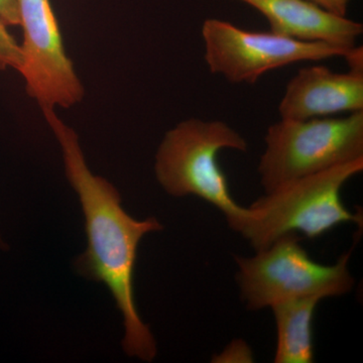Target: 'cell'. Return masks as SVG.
<instances>
[{
  "label": "cell",
  "mask_w": 363,
  "mask_h": 363,
  "mask_svg": "<svg viewBox=\"0 0 363 363\" xmlns=\"http://www.w3.org/2000/svg\"><path fill=\"white\" fill-rule=\"evenodd\" d=\"M0 20L6 26H20L18 0H0Z\"/></svg>",
  "instance_id": "cell-13"
},
{
  "label": "cell",
  "mask_w": 363,
  "mask_h": 363,
  "mask_svg": "<svg viewBox=\"0 0 363 363\" xmlns=\"http://www.w3.org/2000/svg\"><path fill=\"white\" fill-rule=\"evenodd\" d=\"M300 238L288 234L252 257H234L241 301L247 310L259 311L294 298L340 297L352 290L350 252L326 266L310 257Z\"/></svg>",
  "instance_id": "cell-4"
},
{
  "label": "cell",
  "mask_w": 363,
  "mask_h": 363,
  "mask_svg": "<svg viewBox=\"0 0 363 363\" xmlns=\"http://www.w3.org/2000/svg\"><path fill=\"white\" fill-rule=\"evenodd\" d=\"M7 28L0 20V71L14 69L21 73L25 64L23 49Z\"/></svg>",
  "instance_id": "cell-11"
},
{
  "label": "cell",
  "mask_w": 363,
  "mask_h": 363,
  "mask_svg": "<svg viewBox=\"0 0 363 363\" xmlns=\"http://www.w3.org/2000/svg\"><path fill=\"white\" fill-rule=\"evenodd\" d=\"M202 38L208 69L231 84H255L267 72L300 62L344 58L352 49L243 30L218 18L204 21Z\"/></svg>",
  "instance_id": "cell-6"
},
{
  "label": "cell",
  "mask_w": 363,
  "mask_h": 363,
  "mask_svg": "<svg viewBox=\"0 0 363 363\" xmlns=\"http://www.w3.org/2000/svg\"><path fill=\"white\" fill-rule=\"evenodd\" d=\"M26 92L40 108H69L84 97V88L67 56L50 0H18Z\"/></svg>",
  "instance_id": "cell-7"
},
{
  "label": "cell",
  "mask_w": 363,
  "mask_h": 363,
  "mask_svg": "<svg viewBox=\"0 0 363 363\" xmlns=\"http://www.w3.org/2000/svg\"><path fill=\"white\" fill-rule=\"evenodd\" d=\"M257 172L264 193L363 159V111L344 117L279 119L267 128Z\"/></svg>",
  "instance_id": "cell-5"
},
{
  "label": "cell",
  "mask_w": 363,
  "mask_h": 363,
  "mask_svg": "<svg viewBox=\"0 0 363 363\" xmlns=\"http://www.w3.org/2000/svg\"><path fill=\"white\" fill-rule=\"evenodd\" d=\"M252 351L248 348L247 344L243 341H233L227 346L225 350L216 357V362H252Z\"/></svg>",
  "instance_id": "cell-12"
},
{
  "label": "cell",
  "mask_w": 363,
  "mask_h": 363,
  "mask_svg": "<svg viewBox=\"0 0 363 363\" xmlns=\"http://www.w3.org/2000/svg\"><path fill=\"white\" fill-rule=\"evenodd\" d=\"M347 62L350 71L353 73L363 74V51L362 47H357L350 50L348 54L344 57Z\"/></svg>",
  "instance_id": "cell-15"
},
{
  "label": "cell",
  "mask_w": 363,
  "mask_h": 363,
  "mask_svg": "<svg viewBox=\"0 0 363 363\" xmlns=\"http://www.w3.org/2000/svg\"><path fill=\"white\" fill-rule=\"evenodd\" d=\"M222 150L245 152L247 140L221 121L189 118L177 124L157 149L155 173L162 188L173 197L196 196L216 207L231 229L247 209L233 199L218 162Z\"/></svg>",
  "instance_id": "cell-3"
},
{
  "label": "cell",
  "mask_w": 363,
  "mask_h": 363,
  "mask_svg": "<svg viewBox=\"0 0 363 363\" xmlns=\"http://www.w3.org/2000/svg\"><path fill=\"white\" fill-rule=\"evenodd\" d=\"M321 298H294L272 306L277 328L274 362H314L313 321Z\"/></svg>",
  "instance_id": "cell-10"
},
{
  "label": "cell",
  "mask_w": 363,
  "mask_h": 363,
  "mask_svg": "<svg viewBox=\"0 0 363 363\" xmlns=\"http://www.w3.org/2000/svg\"><path fill=\"white\" fill-rule=\"evenodd\" d=\"M363 171V159L290 182L264 193L247 208V216L233 229L257 250L297 234L320 238L344 223H362L341 200L343 186Z\"/></svg>",
  "instance_id": "cell-2"
},
{
  "label": "cell",
  "mask_w": 363,
  "mask_h": 363,
  "mask_svg": "<svg viewBox=\"0 0 363 363\" xmlns=\"http://www.w3.org/2000/svg\"><path fill=\"white\" fill-rule=\"evenodd\" d=\"M257 9L271 32L303 42H319L351 49L362 35L363 25L325 11L309 0H236Z\"/></svg>",
  "instance_id": "cell-9"
},
{
  "label": "cell",
  "mask_w": 363,
  "mask_h": 363,
  "mask_svg": "<svg viewBox=\"0 0 363 363\" xmlns=\"http://www.w3.org/2000/svg\"><path fill=\"white\" fill-rule=\"evenodd\" d=\"M42 111L61 145L67 178L84 213L87 248L74 262L76 272L108 288L123 319L124 352L152 362L157 342L136 308L135 269L140 241L164 226L155 217L136 220L130 216L121 206L116 188L88 168L75 130L59 118L55 108L44 107Z\"/></svg>",
  "instance_id": "cell-1"
},
{
  "label": "cell",
  "mask_w": 363,
  "mask_h": 363,
  "mask_svg": "<svg viewBox=\"0 0 363 363\" xmlns=\"http://www.w3.org/2000/svg\"><path fill=\"white\" fill-rule=\"evenodd\" d=\"M309 1L317 4L329 13L340 16H346L350 4V0H309Z\"/></svg>",
  "instance_id": "cell-14"
},
{
  "label": "cell",
  "mask_w": 363,
  "mask_h": 363,
  "mask_svg": "<svg viewBox=\"0 0 363 363\" xmlns=\"http://www.w3.org/2000/svg\"><path fill=\"white\" fill-rule=\"evenodd\" d=\"M281 119L318 118L363 111V74L336 73L325 66L300 69L279 104Z\"/></svg>",
  "instance_id": "cell-8"
},
{
  "label": "cell",
  "mask_w": 363,
  "mask_h": 363,
  "mask_svg": "<svg viewBox=\"0 0 363 363\" xmlns=\"http://www.w3.org/2000/svg\"><path fill=\"white\" fill-rule=\"evenodd\" d=\"M4 245V242H2L1 238H0V247H2Z\"/></svg>",
  "instance_id": "cell-16"
}]
</instances>
